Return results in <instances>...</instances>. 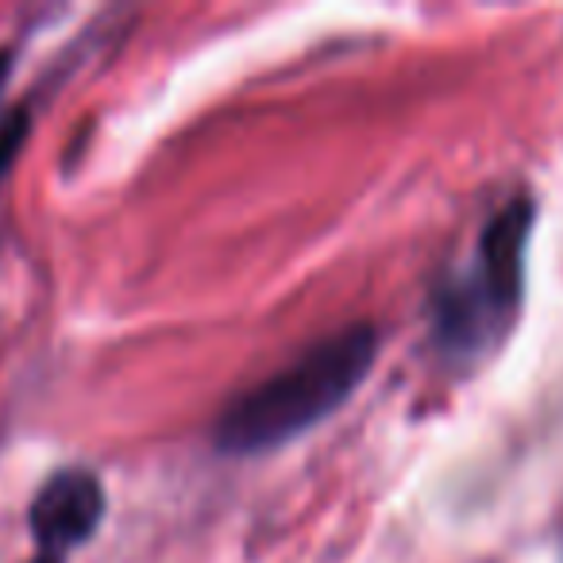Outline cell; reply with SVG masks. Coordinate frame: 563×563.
<instances>
[{
    "instance_id": "obj_1",
    "label": "cell",
    "mask_w": 563,
    "mask_h": 563,
    "mask_svg": "<svg viewBox=\"0 0 563 563\" xmlns=\"http://www.w3.org/2000/svg\"><path fill=\"white\" fill-rule=\"evenodd\" d=\"M378 355V332L352 324L301 352L251 390L235 394L212 424V440L228 455H258L298 440L347 406Z\"/></svg>"
},
{
    "instance_id": "obj_2",
    "label": "cell",
    "mask_w": 563,
    "mask_h": 563,
    "mask_svg": "<svg viewBox=\"0 0 563 563\" xmlns=\"http://www.w3.org/2000/svg\"><path fill=\"white\" fill-rule=\"evenodd\" d=\"M532 232V201L525 194L509 197L478 235L471 258L437 290L432 336L440 352L460 363L486 355L525 298V247Z\"/></svg>"
},
{
    "instance_id": "obj_3",
    "label": "cell",
    "mask_w": 563,
    "mask_h": 563,
    "mask_svg": "<svg viewBox=\"0 0 563 563\" xmlns=\"http://www.w3.org/2000/svg\"><path fill=\"white\" fill-rule=\"evenodd\" d=\"M35 537V560L66 563L104 521V486L93 471L66 467L40 486L27 509Z\"/></svg>"
},
{
    "instance_id": "obj_4",
    "label": "cell",
    "mask_w": 563,
    "mask_h": 563,
    "mask_svg": "<svg viewBox=\"0 0 563 563\" xmlns=\"http://www.w3.org/2000/svg\"><path fill=\"white\" fill-rule=\"evenodd\" d=\"M9 78H12V58L0 55V97H4V86H9Z\"/></svg>"
}]
</instances>
